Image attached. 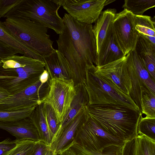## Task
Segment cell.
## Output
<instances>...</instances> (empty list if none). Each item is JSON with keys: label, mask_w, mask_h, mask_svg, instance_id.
<instances>
[{"label": "cell", "mask_w": 155, "mask_h": 155, "mask_svg": "<svg viewBox=\"0 0 155 155\" xmlns=\"http://www.w3.org/2000/svg\"><path fill=\"white\" fill-rule=\"evenodd\" d=\"M62 20L64 27L56 42L57 49L70 67L74 86L85 82L87 66H95L97 57L93 25L80 23L68 13Z\"/></svg>", "instance_id": "cell-1"}, {"label": "cell", "mask_w": 155, "mask_h": 155, "mask_svg": "<svg viewBox=\"0 0 155 155\" xmlns=\"http://www.w3.org/2000/svg\"><path fill=\"white\" fill-rule=\"evenodd\" d=\"M87 112L104 130L124 141L137 134L141 112L118 105H87Z\"/></svg>", "instance_id": "cell-2"}, {"label": "cell", "mask_w": 155, "mask_h": 155, "mask_svg": "<svg viewBox=\"0 0 155 155\" xmlns=\"http://www.w3.org/2000/svg\"><path fill=\"white\" fill-rule=\"evenodd\" d=\"M45 66L43 61L24 55L1 59L0 87L10 95L18 93L39 80Z\"/></svg>", "instance_id": "cell-3"}, {"label": "cell", "mask_w": 155, "mask_h": 155, "mask_svg": "<svg viewBox=\"0 0 155 155\" xmlns=\"http://www.w3.org/2000/svg\"><path fill=\"white\" fill-rule=\"evenodd\" d=\"M94 65L87 66L84 84L89 96L87 105H118L141 112L130 96L110 80L95 74Z\"/></svg>", "instance_id": "cell-4"}, {"label": "cell", "mask_w": 155, "mask_h": 155, "mask_svg": "<svg viewBox=\"0 0 155 155\" xmlns=\"http://www.w3.org/2000/svg\"><path fill=\"white\" fill-rule=\"evenodd\" d=\"M61 6L55 0H20L4 18L38 22L60 35L64 27L62 18L58 13Z\"/></svg>", "instance_id": "cell-5"}, {"label": "cell", "mask_w": 155, "mask_h": 155, "mask_svg": "<svg viewBox=\"0 0 155 155\" xmlns=\"http://www.w3.org/2000/svg\"><path fill=\"white\" fill-rule=\"evenodd\" d=\"M2 24L10 33L42 57L55 49L47 34L48 28L40 23L19 18H7Z\"/></svg>", "instance_id": "cell-6"}, {"label": "cell", "mask_w": 155, "mask_h": 155, "mask_svg": "<svg viewBox=\"0 0 155 155\" xmlns=\"http://www.w3.org/2000/svg\"><path fill=\"white\" fill-rule=\"evenodd\" d=\"M51 79L42 82L40 80L19 92L0 101V111L20 110L40 104L49 93Z\"/></svg>", "instance_id": "cell-7"}, {"label": "cell", "mask_w": 155, "mask_h": 155, "mask_svg": "<svg viewBox=\"0 0 155 155\" xmlns=\"http://www.w3.org/2000/svg\"><path fill=\"white\" fill-rule=\"evenodd\" d=\"M73 140L87 150L97 151L112 144L123 145L125 142L104 130L88 115Z\"/></svg>", "instance_id": "cell-8"}, {"label": "cell", "mask_w": 155, "mask_h": 155, "mask_svg": "<svg viewBox=\"0 0 155 155\" xmlns=\"http://www.w3.org/2000/svg\"><path fill=\"white\" fill-rule=\"evenodd\" d=\"M126 60L132 86L130 96L141 111V91L146 88L155 94V81L151 77L134 50L126 56Z\"/></svg>", "instance_id": "cell-9"}, {"label": "cell", "mask_w": 155, "mask_h": 155, "mask_svg": "<svg viewBox=\"0 0 155 155\" xmlns=\"http://www.w3.org/2000/svg\"><path fill=\"white\" fill-rule=\"evenodd\" d=\"M75 94L72 79H51L49 93L44 103H48L53 107L60 125L69 111Z\"/></svg>", "instance_id": "cell-10"}, {"label": "cell", "mask_w": 155, "mask_h": 155, "mask_svg": "<svg viewBox=\"0 0 155 155\" xmlns=\"http://www.w3.org/2000/svg\"><path fill=\"white\" fill-rule=\"evenodd\" d=\"M78 22L95 23L105 6L106 0H55Z\"/></svg>", "instance_id": "cell-11"}, {"label": "cell", "mask_w": 155, "mask_h": 155, "mask_svg": "<svg viewBox=\"0 0 155 155\" xmlns=\"http://www.w3.org/2000/svg\"><path fill=\"white\" fill-rule=\"evenodd\" d=\"M112 24L119 45L126 56L134 49L139 35L135 28L134 15L124 9L116 13Z\"/></svg>", "instance_id": "cell-12"}, {"label": "cell", "mask_w": 155, "mask_h": 155, "mask_svg": "<svg viewBox=\"0 0 155 155\" xmlns=\"http://www.w3.org/2000/svg\"><path fill=\"white\" fill-rule=\"evenodd\" d=\"M94 71L95 74L111 80L123 92L130 96L132 86L126 56L102 66L94 65Z\"/></svg>", "instance_id": "cell-13"}, {"label": "cell", "mask_w": 155, "mask_h": 155, "mask_svg": "<svg viewBox=\"0 0 155 155\" xmlns=\"http://www.w3.org/2000/svg\"><path fill=\"white\" fill-rule=\"evenodd\" d=\"M112 23L109 27L105 37L97 54L95 66H102L126 56L118 43Z\"/></svg>", "instance_id": "cell-14"}, {"label": "cell", "mask_w": 155, "mask_h": 155, "mask_svg": "<svg viewBox=\"0 0 155 155\" xmlns=\"http://www.w3.org/2000/svg\"><path fill=\"white\" fill-rule=\"evenodd\" d=\"M74 87L75 94L68 112L52 140L51 147L57 142L65 128L71 120L88 103L89 96L85 84H79L75 86Z\"/></svg>", "instance_id": "cell-15"}, {"label": "cell", "mask_w": 155, "mask_h": 155, "mask_svg": "<svg viewBox=\"0 0 155 155\" xmlns=\"http://www.w3.org/2000/svg\"><path fill=\"white\" fill-rule=\"evenodd\" d=\"M45 67L51 79L56 78L70 80L72 79L70 67L63 55L58 50L49 55L42 57Z\"/></svg>", "instance_id": "cell-16"}, {"label": "cell", "mask_w": 155, "mask_h": 155, "mask_svg": "<svg viewBox=\"0 0 155 155\" xmlns=\"http://www.w3.org/2000/svg\"><path fill=\"white\" fill-rule=\"evenodd\" d=\"M88 116L85 106L71 120L65 128L60 137L50 148L56 155L66 148L74 140L78 130Z\"/></svg>", "instance_id": "cell-17"}, {"label": "cell", "mask_w": 155, "mask_h": 155, "mask_svg": "<svg viewBox=\"0 0 155 155\" xmlns=\"http://www.w3.org/2000/svg\"><path fill=\"white\" fill-rule=\"evenodd\" d=\"M0 129L15 136L16 140H40L37 130L29 117L15 122H0Z\"/></svg>", "instance_id": "cell-18"}, {"label": "cell", "mask_w": 155, "mask_h": 155, "mask_svg": "<svg viewBox=\"0 0 155 155\" xmlns=\"http://www.w3.org/2000/svg\"><path fill=\"white\" fill-rule=\"evenodd\" d=\"M134 50L155 81V44L139 34Z\"/></svg>", "instance_id": "cell-19"}, {"label": "cell", "mask_w": 155, "mask_h": 155, "mask_svg": "<svg viewBox=\"0 0 155 155\" xmlns=\"http://www.w3.org/2000/svg\"><path fill=\"white\" fill-rule=\"evenodd\" d=\"M0 41L25 56L43 61L42 57L13 36L0 21Z\"/></svg>", "instance_id": "cell-20"}, {"label": "cell", "mask_w": 155, "mask_h": 155, "mask_svg": "<svg viewBox=\"0 0 155 155\" xmlns=\"http://www.w3.org/2000/svg\"><path fill=\"white\" fill-rule=\"evenodd\" d=\"M115 8H108L102 11L93 26V32L94 36L97 54L105 37L110 25L113 22L117 13Z\"/></svg>", "instance_id": "cell-21"}, {"label": "cell", "mask_w": 155, "mask_h": 155, "mask_svg": "<svg viewBox=\"0 0 155 155\" xmlns=\"http://www.w3.org/2000/svg\"><path fill=\"white\" fill-rule=\"evenodd\" d=\"M44 104L43 103L36 106L29 117L37 130L40 140L50 147L53 137L46 120Z\"/></svg>", "instance_id": "cell-22"}, {"label": "cell", "mask_w": 155, "mask_h": 155, "mask_svg": "<svg viewBox=\"0 0 155 155\" xmlns=\"http://www.w3.org/2000/svg\"><path fill=\"white\" fill-rule=\"evenodd\" d=\"M135 28L139 34L155 44V22L150 16L134 15Z\"/></svg>", "instance_id": "cell-23"}, {"label": "cell", "mask_w": 155, "mask_h": 155, "mask_svg": "<svg viewBox=\"0 0 155 155\" xmlns=\"http://www.w3.org/2000/svg\"><path fill=\"white\" fill-rule=\"evenodd\" d=\"M68 146L79 155H121L123 145L112 144L99 151L87 150L74 140Z\"/></svg>", "instance_id": "cell-24"}, {"label": "cell", "mask_w": 155, "mask_h": 155, "mask_svg": "<svg viewBox=\"0 0 155 155\" xmlns=\"http://www.w3.org/2000/svg\"><path fill=\"white\" fill-rule=\"evenodd\" d=\"M141 107L142 115L147 118H155V94L146 88L141 91Z\"/></svg>", "instance_id": "cell-25"}, {"label": "cell", "mask_w": 155, "mask_h": 155, "mask_svg": "<svg viewBox=\"0 0 155 155\" xmlns=\"http://www.w3.org/2000/svg\"><path fill=\"white\" fill-rule=\"evenodd\" d=\"M155 6V0H125L122 8L135 15H142L144 13Z\"/></svg>", "instance_id": "cell-26"}, {"label": "cell", "mask_w": 155, "mask_h": 155, "mask_svg": "<svg viewBox=\"0 0 155 155\" xmlns=\"http://www.w3.org/2000/svg\"><path fill=\"white\" fill-rule=\"evenodd\" d=\"M15 140V146L4 155H33L37 141L29 139Z\"/></svg>", "instance_id": "cell-27"}, {"label": "cell", "mask_w": 155, "mask_h": 155, "mask_svg": "<svg viewBox=\"0 0 155 155\" xmlns=\"http://www.w3.org/2000/svg\"><path fill=\"white\" fill-rule=\"evenodd\" d=\"M137 134L144 135L155 140V118H147L141 114L137 126Z\"/></svg>", "instance_id": "cell-28"}, {"label": "cell", "mask_w": 155, "mask_h": 155, "mask_svg": "<svg viewBox=\"0 0 155 155\" xmlns=\"http://www.w3.org/2000/svg\"><path fill=\"white\" fill-rule=\"evenodd\" d=\"M36 106L20 110L0 111V122H15L28 117Z\"/></svg>", "instance_id": "cell-29"}, {"label": "cell", "mask_w": 155, "mask_h": 155, "mask_svg": "<svg viewBox=\"0 0 155 155\" xmlns=\"http://www.w3.org/2000/svg\"><path fill=\"white\" fill-rule=\"evenodd\" d=\"M136 137L138 155H155V140L144 135Z\"/></svg>", "instance_id": "cell-30"}, {"label": "cell", "mask_w": 155, "mask_h": 155, "mask_svg": "<svg viewBox=\"0 0 155 155\" xmlns=\"http://www.w3.org/2000/svg\"><path fill=\"white\" fill-rule=\"evenodd\" d=\"M44 103L46 119L53 138L59 128L60 124L58 122L55 112L52 106L48 103Z\"/></svg>", "instance_id": "cell-31"}, {"label": "cell", "mask_w": 155, "mask_h": 155, "mask_svg": "<svg viewBox=\"0 0 155 155\" xmlns=\"http://www.w3.org/2000/svg\"><path fill=\"white\" fill-rule=\"evenodd\" d=\"M20 0H0V18L13 8Z\"/></svg>", "instance_id": "cell-32"}, {"label": "cell", "mask_w": 155, "mask_h": 155, "mask_svg": "<svg viewBox=\"0 0 155 155\" xmlns=\"http://www.w3.org/2000/svg\"><path fill=\"white\" fill-rule=\"evenodd\" d=\"M18 53L9 46L0 41V59L16 55Z\"/></svg>", "instance_id": "cell-33"}, {"label": "cell", "mask_w": 155, "mask_h": 155, "mask_svg": "<svg viewBox=\"0 0 155 155\" xmlns=\"http://www.w3.org/2000/svg\"><path fill=\"white\" fill-rule=\"evenodd\" d=\"M15 145V140L7 138L0 142V155H4Z\"/></svg>", "instance_id": "cell-34"}, {"label": "cell", "mask_w": 155, "mask_h": 155, "mask_svg": "<svg viewBox=\"0 0 155 155\" xmlns=\"http://www.w3.org/2000/svg\"><path fill=\"white\" fill-rule=\"evenodd\" d=\"M49 147L41 140L37 141L33 155H45Z\"/></svg>", "instance_id": "cell-35"}, {"label": "cell", "mask_w": 155, "mask_h": 155, "mask_svg": "<svg viewBox=\"0 0 155 155\" xmlns=\"http://www.w3.org/2000/svg\"><path fill=\"white\" fill-rule=\"evenodd\" d=\"M58 154L60 155H79L74 150L69 146L61 151Z\"/></svg>", "instance_id": "cell-36"}, {"label": "cell", "mask_w": 155, "mask_h": 155, "mask_svg": "<svg viewBox=\"0 0 155 155\" xmlns=\"http://www.w3.org/2000/svg\"><path fill=\"white\" fill-rule=\"evenodd\" d=\"M10 95L6 90L0 87V101L8 97Z\"/></svg>", "instance_id": "cell-37"}, {"label": "cell", "mask_w": 155, "mask_h": 155, "mask_svg": "<svg viewBox=\"0 0 155 155\" xmlns=\"http://www.w3.org/2000/svg\"><path fill=\"white\" fill-rule=\"evenodd\" d=\"M45 155H56L54 151L49 147Z\"/></svg>", "instance_id": "cell-38"}, {"label": "cell", "mask_w": 155, "mask_h": 155, "mask_svg": "<svg viewBox=\"0 0 155 155\" xmlns=\"http://www.w3.org/2000/svg\"><path fill=\"white\" fill-rule=\"evenodd\" d=\"M114 0H106V1L105 3V6L110 4V3H111L112 2H114Z\"/></svg>", "instance_id": "cell-39"}, {"label": "cell", "mask_w": 155, "mask_h": 155, "mask_svg": "<svg viewBox=\"0 0 155 155\" xmlns=\"http://www.w3.org/2000/svg\"><path fill=\"white\" fill-rule=\"evenodd\" d=\"M136 155H138V153L137 145V149H136Z\"/></svg>", "instance_id": "cell-40"}, {"label": "cell", "mask_w": 155, "mask_h": 155, "mask_svg": "<svg viewBox=\"0 0 155 155\" xmlns=\"http://www.w3.org/2000/svg\"></svg>", "instance_id": "cell-41"}]
</instances>
